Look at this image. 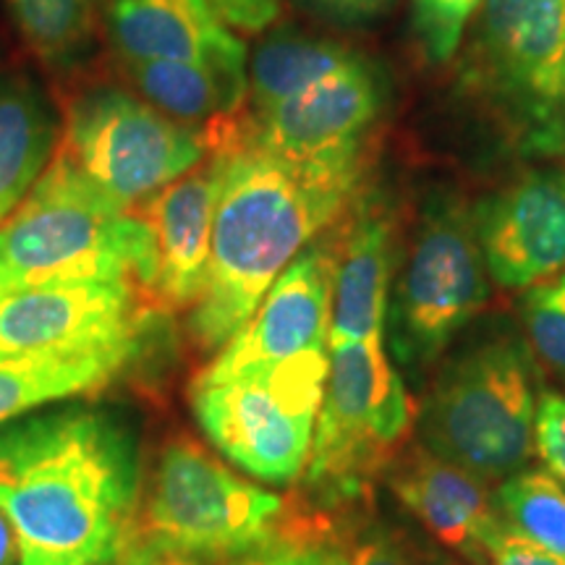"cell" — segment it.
<instances>
[{"mask_svg":"<svg viewBox=\"0 0 565 565\" xmlns=\"http://www.w3.org/2000/svg\"><path fill=\"white\" fill-rule=\"evenodd\" d=\"M490 299L475 210L440 200L424 215L395 288L393 351L412 370H427L443 356Z\"/></svg>","mask_w":565,"mask_h":565,"instance_id":"30bf717a","label":"cell"},{"mask_svg":"<svg viewBox=\"0 0 565 565\" xmlns=\"http://www.w3.org/2000/svg\"><path fill=\"white\" fill-rule=\"evenodd\" d=\"M19 555V540L13 532L11 521L6 519V513L0 511V565H17Z\"/></svg>","mask_w":565,"mask_h":565,"instance_id":"836d02e7","label":"cell"},{"mask_svg":"<svg viewBox=\"0 0 565 565\" xmlns=\"http://www.w3.org/2000/svg\"><path fill=\"white\" fill-rule=\"evenodd\" d=\"M137 351L21 356L0 362V422L110 383Z\"/></svg>","mask_w":565,"mask_h":565,"instance_id":"44dd1931","label":"cell"},{"mask_svg":"<svg viewBox=\"0 0 565 565\" xmlns=\"http://www.w3.org/2000/svg\"><path fill=\"white\" fill-rule=\"evenodd\" d=\"M482 563L487 565H565L563 557H557L547 550L532 545L524 536L513 534L511 529L498 521V526L487 534L482 545Z\"/></svg>","mask_w":565,"mask_h":565,"instance_id":"f1b7e54d","label":"cell"},{"mask_svg":"<svg viewBox=\"0 0 565 565\" xmlns=\"http://www.w3.org/2000/svg\"><path fill=\"white\" fill-rule=\"evenodd\" d=\"M137 500V445L108 414L68 408L0 433V511L19 565L116 563Z\"/></svg>","mask_w":565,"mask_h":565,"instance_id":"6da1fadb","label":"cell"},{"mask_svg":"<svg viewBox=\"0 0 565 565\" xmlns=\"http://www.w3.org/2000/svg\"><path fill=\"white\" fill-rule=\"evenodd\" d=\"M238 121L186 126L116 87L92 89L71 105L63 150L126 210L181 179L236 137Z\"/></svg>","mask_w":565,"mask_h":565,"instance_id":"ba28073f","label":"cell"},{"mask_svg":"<svg viewBox=\"0 0 565 565\" xmlns=\"http://www.w3.org/2000/svg\"><path fill=\"white\" fill-rule=\"evenodd\" d=\"M13 24L34 55L68 68L87 53L100 0H6Z\"/></svg>","mask_w":565,"mask_h":565,"instance_id":"603a6c76","label":"cell"},{"mask_svg":"<svg viewBox=\"0 0 565 565\" xmlns=\"http://www.w3.org/2000/svg\"><path fill=\"white\" fill-rule=\"evenodd\" d=\"M505 529L565 561V487L550 471H515L492 494Z\"/></svg>","mask_w":565,"mask_h":565,"instance_id":"cb8c5ba5","label":"cell"},{"mask_svg":"<svg viewBox=\"0 0 565 565\" xmlns=\"http://www.w3.org/2000/svg\"><path fill=\"white\" fill-rule=\"evenodd\" d=\"M419 406L385 356L383 338L330 349L307 482L330 498H356L412 440Z\"/></svg>","mask_w":565,"mask_h":565,"instance_id":"8992f818","label":"cell"},{"mask_svg":"<svg viewBox=\"0 0 565 565\" xmlns=\"http://www.w3.org/2000/svg\"><path fill=\"white\" fill-rule=\"evenodd\" d=\"M280 494L246 482L192 437H175L154 466L137 532L196 561H228L278 529Z\"/></svg>","mask_w":565,"mask_h":565,"instance_id":"9c48e42d","label":"cell"},{"mask_svg":"<svg viewBox=\"0 0 565 565\" xmlns=\"http://www.w3.org/2000/svg\"><path fill=\"white\" fill-rule=\"evenodd\" d=\"M108 32L124 63L196 61L249 68L246 47L207 0H110Z\"/></svg>","mask_w":565,"mask_h":565,"instance_id":"e0dca14e","label":"cell"},{"mask_svg":"<svg viewBox=\"0 0 565 565\" xmlns=\"http://www.w3.org/2000/svg\"><path fill=\"white\" fill-rule=\"evenodd\" d=\"M359 55L333 40L307 38L299 32L273 34L257 47L249 61L252 113H265L288 97L315 87L335 71L349 66Z\"/></svg>","mask_w":565,"mask_h":565,"instance_id":"7402d4cb","label":"cell"},{"mask_svg":"<svg viewBox=\"0 0 565 565\" xmlns=\"http://www.w3.org/2000/svg\"><path fill=\"white\" fill-rule=\"evenodd\" d=\"M351 565H412V561L398 542L387 540V536H374L353 553Z\"/></svg>","mask_w":565,"mask_h":565,"instance_id":"d6a6232c","label":"cell"},{"mask_svg":"<svg viewBox=\"0 0 565 565\" xmlns=\"http://www.w3.org/2000/svg\"><path fill=\"white\" fill-rule=\"evenodd\" d=\"M461 58L466 89L524 139L565 147V0H484Z\"/></svg>","mask_w":565,"mask_h":565,"instance_id":"5b68a950","label":"cell"},{"mask_svg":"<svg viewBox=\"0 0 565 565\" xmlns=\"http://www.w3.org/2000/svg\"><path fill=\"white\" fill-rule=\"evenodd\" d=\"M131 82L160 113L186 126L233 121L249 100V68H225L196 61L126 63Z\"/></svg>","mask_w":565,"mask_h":565,"instance_id":"d6986e66","label":"cell"},{"mask_svg":"<svg viewBox=\"0 0 565 565\" xmlns=\"http://www.w3.org/2000/svg\"><path fill=\"white\" fill-rule=\"evenodd\" d=\"M223 565H351V557L328 519L282 513L278 529L265 542Z\"/></svg>","mask_w":565,"mask_h":565,"instance_id":"d4e9b609","label":"cell"},{"mask_svg":"<svg viewBox=\"0 0 565 565\" xmlns=\"http://www.w3.org/2000/svg\"><path fill=\"white\" fill-rule=\"evenodd\" d=\"M534 448L547 463L550 475L565 484V393H536Z\"/></svg>","mask_w":565,"mask_h":565,"instance_id":"83f0119b","label":"cell"},{"mask_svg":"<svg viewBox=\"0 0 565 565\" xmlns=\"http://www.w3.org/2000/svg\"><path fill=\"white\" fill-rule=\"evenodd\" d=\"M328 370V351H315L221 383H194L196 422L246 475L296 482L312 450Z\"/></svg>","mask_w":565,"mask_h":565,"instance_id":"52a82bcc","label":"cell"},{"mask_svg":"<svg viewBox=\"0 0 565 565\" xmlns=\"http://www.w3.org/2000/svg\"><path fill=\"white\" fill-rule=\"evenodd\" d=\"M154 303L134 280H66L0 299V362L139 351Z\"/></svg>","mask_w":565,"mask_h":565,"instance_id":"8fae6325","label":"cell"},{"mask_svg":"<svg viewBox=\"0 0 565 565\" xmlns=\"http://www.w3.org/2000/svg\"><path fill=\"white\" fill-rule=\"evenodd\" d=\"M118 565H204L196 557L173 553V550L158 545L150 536L137 532V526L131 529L129 540L124 542L121 553L116 557Z\"/></svg>","mask_w":565,"mask_h":565,"instance_id":"4dcf8cb0","label":"cell"},{"mask_svg":"<svg viewBox=\"0 0 565 565\" xmlns=\"http://www.w3.org/2000/svg\"><path fill=\"white\" fill-rule=\"evenodd\" d=\"M395 223L374 196L359 202L333 252L330 349L383 338L395 267Z\"/></svg>","mask_w":565,"mask_h":565,"instance_id":"2e32d148","label":"cell"},{"mask_svg":"<svg viewBox=\"0 0 565 565\" xmlns=\"http://www.w3.org/2000/svg\"><path fill=\"white\" fill-rule=\"evenodd\" d=\"M152 233L105 194L66 150L0 225V299L66 280H134L150 296Z\"/></svg>","mask_w":565,"mask_h":565,"instance_id":"3957f363","label":"cell"},{"mask_svg":"<svg viewBox=\"0 0 565 565\" xmlns=\"http://www.w3.org/2000/svg\"><path fill=\"white\" fill-rule=\"evenodd\" d=\"M484 0H414V32L433 63L450 61Z\"/></svg>","mask_w":565,"mask_h":565,"instance_id":"4316f807","label":"cell"},{"mask_svg":"<svg viewBox=\"0 0 565 565\" xmlns=\"http://www.w3.org/2000/svg\"><path fill=\"white\" fill-rule=\"evenodd\" d=\"M333 252L317 246L299 254L273 282L257 312L217 351L194 383H221L238 374L330 349L333 322Z\"/></svg>","mask_w":565,"mask_h":565,"instance_id":"7c38bea8","label":"cell"},{"mask_svg":"<svg viewBox=\"0 0 565 565\" xmlns=\"http://www.w3.org/2000/svg\"><path fill=\"white\" fill-rule=\"evenodd\" d=\"M534 416L532 353L519 338L498 335L443 366L416 424L429 454L492 487L534 456Z\"/></svg>","mask_w":565,"mask_h":565,"instance_id":"277c9868","label":"cell"},{"mask_svg":"<svg viewBox=\"0 0 565 565\" xmlns=\"http://www.w3.org/2000/svg\"><path fill=\"white\" fill-rule=\"evenodd\" d=\"M225 26L244 34H259L280 17L282 0H207Z\"/></svg>","mask_w":565,"mask_h":565,"instance_id":"f546056e","label":"cell"},{"mask_svg":"<svg viewBox=\"0 0 565 565\" xmlns=\"http://www.w3.org/2000/svg\"><path fill=\"white\" fill-rule=\"evenodd\" d=\"M233 139L131 210L150 228L154 242L158 273L150 288L154 309L181 312V309H194V303L200 301L212 223H215Z\"/></svg>","mask_w":565,"mask_h":565,"instance_id":"9a60e30c","label":"cell"},{"mask_svg":"<svg viewBox=\"0 0 565 565\" xmlns=\"http://www.w3.org/2000/svg\"><path fill=\"white\" fill-rule=\"evenodd\" d=\"M526 349L542 370L565 383V273L536 282L521 301Z\"/></svg>","mask_w":565,"mask_h":565,"instance_id":"484cf974","label":"cell"},{"mask_svg":"<svg viewBox=\"0 0 565 565\" xmlns=\"http://www.w3.org/2000/svg\"><path fill=\"white\" fill-rule=\"evenodd\" d=\"M301 3L324 13V17L356 24V21H366L385 13L393 6V0H301Z\"/></svg>","mask_w":565,"mask_h":565,"instance_id":"1f68e13d","label":"cell"},{"mask_svg":"<svg viewBox=\"0 0 565 565\" xmlns=\"http://www.w3.org/2000/svg\"><path fill=\"white\" fill-rule=\"evenodd\" d=\"M391 487L437 542L466 561L482 563L487 534L500 521L487 484L416 445L395 458Z\"/></svg>","mask_w":565,"mask_h":565,"instance_id":"ac0fdd59","label":"cell"},{"mask_svg":"<svg viewBox=\"0 0 565 565\" xmlns=\"http://www.w3.org/2000/svg\"><path fill=\"white\" fill-rule=\"evenodd\" d=\"M383 95L364 58L244 121V139L282 160L307 162L364 147Z\"/></svg>","mask_w":565,"mask_h":565,"instance_id":"5bb4252c","label":"cell"},{"mask_svg":"<svg viewBox=\"0 0 565 565\" xmlns=\"http://www.w3.org/2000/svg\"><path fill=\"white\" fill-rule=\"evenodd\" d=\"M362 173V147L291 162L254 147L244 139V124L238 126L212 223L204 286L189 317L202 351H221L309 242L356 204Z\"/></svg>","mask_w":565,"mask_h":565,"instance_id":"7a4b0ae2","label":"cell"},{"mask_svg":"<svg viewBox=\"0 0 565 565\" xmlns=\"http://www.w3.org/2000/svg\"><path fill=\"white\" fill-rule=\"evenodd\" d=\"M490 278L508 291L565 270V173L532 171L475 207Z\"/></svg>","mask_w":565,"mask_h":565,"instance_id":"4fadbf2b","label":"cell"},{"mask_svg":"<svg viewBox=\"0 0 565 565\" xmlns=\"http://www.w3.org/2000/svg\"><path fill=\"white\" fill-rule=\"evenodd\" d=\"M53 110L26 79L0 87V225L26 200L55 150Z\"/></svg>","mask_w":565,"mask_h":565,"instance_id":"ffe728a7","label":"cell"}]
</instances>
